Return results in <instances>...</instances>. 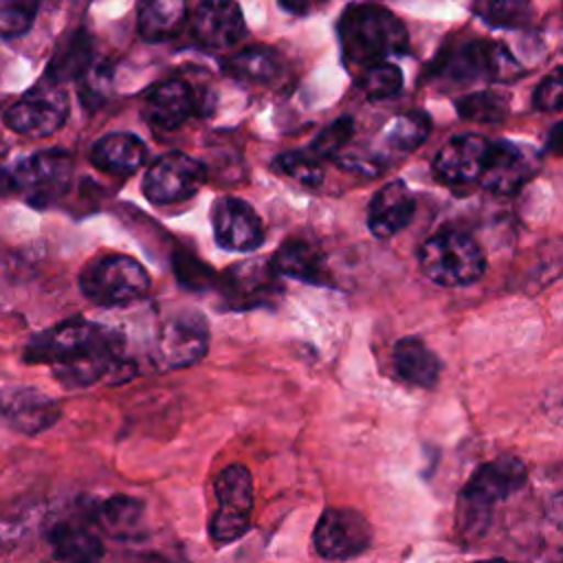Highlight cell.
I'll return each instance as SVG.
<instances>
[{"mask_svg":"<svg viewBox=\"0 0 563 563\" xmlns=\"http://www.w3.org/2000/svg\"><path fill=\"white\" fill-rule=\"evenodd\" d=\"M121 332L81 317L66 319L37 336L24 350L26 363H46L68 389L88 387L125 365Z\"/></svg>","mask_w":563,"mask_h":563,"instance_id":"obj_1","label":"cell"},{"mask_svg":"<svg viewBox=\"0 0 563 563\" xmlns=\"http://www.w3.org/2000/svg\"><path fill=\"white\" fill-rule=\"evenodd\" d=\"M339 40L343 57L356 66L387 62L409 48L405 24L378 4H350L339 20Z\"/></svg>","mask_w":563,"mask_h":563,"instance_id":"obj_2","label":"cell"},{"mask_svg":"<svg viewBox=\"0 0 563 563\" xmlns=\"http://www.w3.org/2000/svg\"><path fill=\"white\" fill-rule=\"evenodd\" d=\"M526 479V464L512 455H501L477 466L460 493V528L468 534H479L488 526L490 508L517 493Z\"/></svg>","mask_w":563,"mask_h":563,"instance_id":"obj_3","label":"cell"},{"mask_svg":"<svg viewBox=\"0 0 563 563\" xmlns=\"http://www.w3.org/2000/svg\"><path fill=\"white\" fill-rule=\"evenodd\" d=\"M420 271L438 286H466L484 275L486 257L464 231H440L420 246Z\"/></svg>","mask_w":563,"mask_h":563,"instance_id":"obj_4","label":"cell"},{"mask_svg":"<svg viewBox=\"0 0 563 563\" xmlns=\"http://www.w3.org/2000/svg\"><path fill=\"white\" fill-rule=\"evenodd\" d=\"M2 180L11 194L35 207H48L68 191L73 158L64 150H40L9 165Z\"/></svg>","mask_w":563,"mask_h":563,"instance_id":"obj_5","label":"cell"},{"mask_svg":"<svg viewBox=\"0 0 563 563\" xmlns=\"http://www.w3.org/2000/svg\"><path fill=\"white\" fill-rule=\"evenodd\" d=\"M152 279L147 271L128 255H103L79 273L81 292L99 306H123L143 299Z\"/></svg>","mask_w":563,"mask_h":563,"instance_id":"obj_6","label":"cell"},{"mask_svg":"<svg viewBox=\"0 0 563 563\" xmlns=\"http://www.w3.org/2000/svg\"><path fill=\"white\" fill-rule=\"evenodd\" d=\"M218 508L209 519V537L216 545L238 541L251 526L253 479L244 464L227 466L216 479Z\"/></svg>","mask_w":563,"mask_h":563,"instance_id":"obj_7","label":"cell"},{"mask_svg":"<svg viewBox=\"0 0 563 563\" xmlns=\"http://www.w3.org/2000/svg\"><path fill=\"white\" fill-rule=\"evenodd\" d=\"M209 350V325L202 312L178 308L165 317L154 339V361L176 369L198 363Z\"/></svg>","mask_w":563,"mask_h":563,"instance_id":"obj_8","label":"cell"},{"mask_svg":"<svg viewBox=\"0 0 563 563\" xmlns=\"http://www.w3.org/2000/svg\"><path fill=\"white\" fill-rule=\"evenodd\" d=\"M433 73L451 81L466 84L479 79L508 81L517 77L521 70L512 55L501 44L488 40H471L460 44L449 55H444Z\"/></svg>","mask_w":563,"mask_h":563,"instance_id":"obj_9","label":"cell"},{"mask_svg":"<svg viewBox=\"0 0 563 563\" xmlns=\"http://www.w3.org/2000/svg\"><path fill=\"white\" fill-rule=\"evenodd\" d=\"M68 117V97L64 88H59L55 81L46 79V84H40L31 88L20 101H15L4 112V123L9 130L42 139L57 132Z\"/></svg>","mask_w":563,"mask_h":563,"instance_id":"obj_10","label":"cell"},{"mask_svg":"<svg viewBox=\"0 0 563 563\" xmlns=\"http://www.w3.org/2000/svg\"><path fill=\"white\" fill-rule=\"evenodd\" d=\"M207 180V169L183 152L156 158L143 176V194L154 205H176L191 198Z\"/></svg>","mask_w":563,"mask_h":563,"instance_id":"obj_11","label":"cell"},{"mask_svg":"<svg viewBox=\"0 0 563 563\" xmlns=\"http://www.w3.org/2000/svg\"><path fill=\"white\" fill-rule=\"evenodd\" d=\"M314 550L328 561H345L363 554L372 543L367 519L352 508H328L321 512L314 534Z\"/></svg>","mask_w":563,"mask_h":563,"instance_id":"obj_12","label":"cell"},{"mask_svg":"<svg viewBox=\"0 0 563 563\" xmlns=\"http://www.w3.org/2000/svg\"><path fill=\"white\" fill-rule=\"evenodd\" d=\"M539 167L541 156L537 150L508 139H499L490 143L479 183L488 191L508 196L519 191L528 180H532Z\"/></svg>","mask_w":563,"mask_h":563,"instance_id":"obj_13","label":"cell"},{"mask_svg":"<svg viewBox=\"0 0 563 563\" xmlns=\"http://www.w3.org/2000/svg\"><path fill=\"white\" fill-rule=\"evenodd\" d=\"M220 292L229 308L251 310L257 306L273 303L275 295L282 292V286L271 262L246 260L231 266L222 275Z\"/></svg>","mask_w":563,"mask_h":563,"instance_id":"obj_14","label":"cell"},{"mask_svg":"<svg viewBox=\"0 0 563 563\" xmlns=\"http://www.w3.org/2000/svg\"><path fill=\"white\" fill-rule=\"evenodd\" d=\"M211 227L218 246L233 253H251L264 242V227L255 209L235 196L218 198L211 207Z\"/></svg>","mask_w":563,"mask_h":563,"instance_id":"obj_15","label":"cell"},{"mask_svg":"<svg viewBox=\"0 0 563 563\" xmlns=\"http://www.w3.org/2000/svg\"><path fill=\"white\" fill-rule=\"evenodd\" d=\"M246 24L238 0H200L191 18V33L198 44L224 51L244 37Z\"/></svg>","mask_w":563,"mask_h":563,"instance_id":"obj_16","label":"cell"},{"mask_svg":"<svg viewBox=\"0 0 563 563\" xmlns=\"http://www.w3.org/2000/svg\"><path fill=\"white\" fill-rule=\"evenodd\" d=\"M490 141L477 134H460L449 139L433 158L438 178L446 185H466L482 178Z\"/></svg>","mask_w":563,"mask_h":563,"instance_id":"obj_17","label":"cell"},{"mask_svg":"<svg viewBox=\"0 0 563 563\" xmlns=\"http://www.w3.org/2000/svg\"><path fill=\"white\" fill-rule=\"evenodd\" d=\"M0 416L15 431L40 433L59 420L62 409L35 387H9L0 391Z\"/></svg>","mask_w":563,"mask_h":563,"instance_id":"obj_18","label":"cell"},{"mask_svg":"<svg viewBox=\"0 0 563 563\" xmlns=\"http://www.w3.org/2000/svg\"><path fill=\"white\" fill-rule=\"evenodd\" d=\"M202 112V99L180 79L156 84L145 97L143 114L158 130H176L194 114Z\"/></svg>","mask_w":563,"mask_h":563,"instance_id":"obj_19","label":"cell"},{"mask_svg":"<svg viewBox=\"0 0 563 563\" xmlns=\"http://www.w3.org/2000/svg\"><path fill=\"white\" fill-rule=\"evenodd\" d=\"M416 198L402 180L383 185L367 207V229L378 240H389L400 233L413 218Z\"/></svg>","mask_w":563,"mask_h":563,"instance_id":"obj_20","label":"cell"},{"mask_svg":"<svg viewBox=\"0 0 563 563\" xmlns=\"http://www.w3.org/2000/svg\"><path fill=\"white\" fill-rule=\"evenodd\" d=\"M271 266L277 275L299 279L314 286H325L330 282V273L325 266V255L306 240H286L273 255Z\"/></svg>","mask_w":563,"mask_h":563,"instance_id":"obj_21","label":"cell"},{"mask_svg":"<svg viewBox=\"0 0 563 563\" xmlns=\"http://www.w3.org/2000/svg\"><path fill=\"white\" fill-rule=\"evenodd\" d=\"M90 161L97 169L114 176L134 174L147 161L145 143L125 132H112L101 136L90 152Z\"/></svg>","mask_w":563,"mask_h":563,"instance_id":"obj_22","label":"cell"},{"mask_svg":"<svg viewBox=\"0 0 563 563\" xmlns=\"http://www.w3.org/2000/svg\"><path fill=\"white\" fill-rule=\"evenodd\" d=\"M48 543L64 563H97L106 552L101 537L77 521L55 523L48 532Z\"/></svg>","mask_w":563,"mask_h":563,"instance_id":"obj_23","label":"cell"},{"mask_svg":"<svg viewBox=\"0 0 563 563\" xmlns=\"http://www.w3.org/2000/svg\"><path fill=\"white\" fill-rule=\"evenodd\" d=\"M224 73L246 84L271 86L284 75V59L271 46H249L224 59Z\"/></svg>","mask_w":563,"mask_h":563,"instance_id":"obj_24","label":"cell"},{"mask_svg":"<svg viewBox=\"0 0 563 563\" xmlns=\"http://www.w3.org/2000/svg\"><path fill=\"white\" fill-rule=\"evenodd\" d=\"M394 367L400 378L418 387H435L440 376V358L416 336H405L394 345Z\"/></svg>","mask_w":563,"mask_h":563,"instance_id":"obj_25","label":"cell"},{"mask_svg":"<svg viewBox=\"0 0 563 563\" xmlns=\"http://www.w3.org/2000/svg\"><path fill=\"white\" fill-rule=\"evenodd\" d=\"M145 506L141 499L128 495H114L101 501L95 510V521L117 539H132L143 526Z\"/></svg>","mask_w":563,"mask_h":563,"instance_id":"obj_26","label":"cell"},{"mask_svg":"<svg viewBox=\"0 0 563 563\" xmlns=\"http://www.w3.org/2000/svg\"><path fill=\"white\" fill-rule=\"evenodd\" d=\"M185 22V0H141L139 33L150 42L172 37Z\"/></svg>","mask_w":563,"mask_h":563,"instance_id":"obj_27","label":"cell"},{"mask_svg":"<svg viewBox=\"0 0 563 563\" xmlns=\"http://www.w3.org/2000/svg\"><path fill=\"white\" fill-rule=\"evenodd\" d=\"M92 66V37L86 31L68 35L51 59L46 79L59 84L66 79L81 77Z\"/></svg>","mask_w":563,"mask_h":563,"instance_id":"obj_28","label":"cell"},{"mask_svg":"<svg viewBox=\"0 0 563 563\" xmlns=\"http://www.w3.org/2000/svg\"><path fill=\"white\" fill-rule=\"evenodd\" d=\"M431 130V121L424 112H405L394 117L380 132V141L387 147L385 156L413 152Z\"/></svg>","mask_w":563,"mask_h":563,"instance_id":"obj_29","label":"cell"},{"mask_svg":"<svg viewBox=\"0 0 563 563\" xmlns=\"http://www.w3.org/2000/svg\"><path fill=\"white\" fill-rule=\"evenodd\" d=\"M473 9L484 24L495 29L526 26L534 13L528 0H475Z\"/></svg>","mask_w":563,"mask_h":563,"instance_id":"obj_30","label":"cell"},{"mask_svg":"<svg viewBox=\"0 0 563 563\" xmlns=\"http://www.w3.org/2000/svg\"><path fill=\"white\" fill-rule=\"evenodd\" d=\"M358 88L369 101L391 99L402 90V73L396 64L389 62L369 64L358 77Z\"/></svg>","mask_w":563,"mask_h":563,"instance_id":"obj_31","label":"cell"},{"mask_svg":"<svg viewBox=\"0 0 563 563\" xmlns=\"http://www.w3.org/2000/svg\"><path fill=\"white\" fill-rule=\"evenodd\" d=\"M460 117L477 123H499L508 114V97L495 90H482L455 101Z\"/></svg>","mask_w":563,"mask_h":563,"instance_id":"obj_32","label":"cell"},{"mask_svg":"<svg viewBox=\"0 0 563 563\" xmlns=\"http://www.w3.org/2000/svg\"><path fill=\"white\" fill-rule=\"evenodd\" d=\"M275 167L306 187H317L323 180V167L314 152H303V150L284 152L275 158Z\"/></svg>","mask_w":563,"mask_h":563,"instance_id":"obj_33","label":"cell"},{"mask_svg":"<svg viewBox=\"0 0 563 563\" xmlns=\"http://www.w3.org/2000/svg\"><path fill=\"white\" fill-rule=\"evenodd\" d=\"M40 0H0V37L26 33L37 15Z\"/></svg>","mask_w":563,"mask_h":563,"instance_id":"obj_34","label":"cell"},{"mask_svg":"<svg viewBox=\"0 0 563 563\" xmlns=\"http://www.w3.org/2000/svg\"><path fill=\"white\" fill-rule=\"evenodd\" d=\"M354 134V121L352 117H339L330 125H325L312 141L310 152H314L319 158L336 156L341 147L352 139Z\"/></svg>","mask_w":563,"mask_h":563,"instance_id":"obj_35","label":"cell"},{"mask_svg":"<svg viewBox=\"0 0 563 563\" xmlns=\"http://www.w3.org/2000/svg\"><path fill=\"white\" fill-rule=\"evenodd\" d=\"M534 106L545 112L563 110V66L554 68L534 90Z\"/></svg>","mask_w":563,"mask_h":563,"instance_id":"obj_36","label":"cell"},{"mask_svg":"<svg viewBox=\"0 0 563 563\" xmlns=\"http://www.w3.org/2000/svg\"><path fill=\"white\" fill-rule=\"evenodd\" d=\"M277 2L284 11H288L292 15H306L312 11L314 2H319V0H277Z\"/></svg>","mask_w":563,"mask_h":563,"instance_id":"obj_37","label":"cell"},{"mask_svg":"<svg viewBox=\"0 0 563 563\" xmlns=\"http://www.w3.org/2000/svg\"><path fill=\"white\" fill-rule=\"evenodd\" d=\"M552 523L563 532V493L554 495L552 501H550V510H548Z\"/></svg>","mask_w":563,"mask_h":563,"instance_id":"obj_38","label":"cell"},{"mask_svg":"<svg viewBox=\"0 0 563 563\" xmlns=\"http://www.w3.org/2000/svg\"><path fill=\"white\" fill-rule=\"evenodd\" d=\"M548 150L554 154H563V123L554 125L548 139Z\"/></svg>","mask_w":563,"mask_h":563,"instance_id":"obj_39","label":"cell"}]
</instances>
